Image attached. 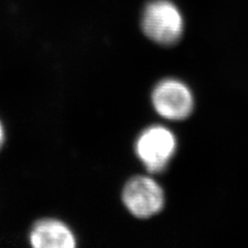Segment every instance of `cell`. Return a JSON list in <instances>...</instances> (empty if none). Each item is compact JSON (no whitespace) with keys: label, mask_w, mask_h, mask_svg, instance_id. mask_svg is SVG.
I'll use <instances>...</instances> for the list:
<instances>
[{"label":"cell","mask_w":248,"mask_h":248,"mask_svg":"<svg viewBox=\"0 0 248 248\" xmlns=\"http://www.w3.org/2000/svg\"><path fill=\"white\" fill-rule=\"evenodd\" d=\"M141 27L150 41L161 46H173L181 40L183 17L170 0H152L142 14Z\"/></svg>","instance_id":"cell-1"},{"label":"cell","mask_w":248,"mask_h":248,"mask_svg":"<svg viewBox=\"0 0 248 248\" xmlns=\"http://www.w3.org/2000/svg\"><path fill=\"white\" fill-rule=\"evenodd\" d=\"M176 149L175 135L162 125L147 127L140 134L135 146L137 156L152 174L164 172L174 157Z\"/></svg>","instance_id":"cell-2"},{"label":"cell","mask_w":248,"mask_h":248,"mask_svg":"<svg viewBox=\"0 0 248 248\" xmlns=\"http://www.w3.org/2000/svg\"><path fill=\"white\" fill-rule=\"evenodd\" d=\"M122 201L131 215L147 219L165 207L166 197L161 186L149 176H135L124 185Z\"/></svg>","instance_id":"cell-3"},{"label":"cell","mask_w":248,"mask_h":248,"mask_svg":"<svg viewBox=\"0 0 248 248\" xmlns=\"http://www.w3.org/2000/svg\"><path fill=\"white\" fill-rule=\"evenodd\" d=\"M154 110L162 118L181 121L188 118L195 99L187 85L176 79H165L156 84L151 95Z\"/></svg>","instance_id":"cell-4"},{"label":"cell","mask_w":248,"mask_h":248,"mask_svg":"<svg viewBox=\"0 0 248 248\" xmlns=\"http://www.w3.org/2000/svg\"><path fill=\"white\" fill-rule=\"evenodd\" d=\"M29 242L35 248H74L77 239L64 222L44 218L33 224L29 232Z\"/></svg>","instance_id":"cell-5"},{"label":"cell","mask_w":248,"mask_h":248,"mask_svg":"<svg viewBox=\"0 0 248 248\" xmlns=\"http://www.w3.org/2000/svg\"><path fill=\"white\" fill-rule=\"evenodd\" d=\"M3 143H4V129L1 122H0V149L2 148Z\"/></svg>","instance_id":"cell-6"}]
</instances>
